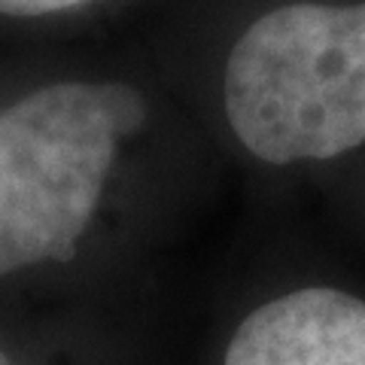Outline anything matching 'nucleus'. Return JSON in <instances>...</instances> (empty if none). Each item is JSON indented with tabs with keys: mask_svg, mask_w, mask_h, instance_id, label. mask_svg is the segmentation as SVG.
I'll return each instance as SVG.
<instances>
[{
	"mask_svg": "<svg viewBox=\"0 0 365 365\" xmlns=\"http://www.w3.org/2000/svg\"><path fill=\"white\" fill-rule=\"evenodd\" d=\"M222 107L237 143L268 165L329 162L365 143V0L287 4L228 52Z\"/></svg>",
	"mask_w": 365,
	"mask_h": 365,
	"instance_id": "obj_1",
	"label": "nucleus"
},
{
	"mask_svg": "<svg viewBox=\"0 0 365 365\" xmlns=\"http://www.w3.org/2000/svg\"><path fill=\"white\" fill-rule=\"evenodd\" d=\"M225 365H365V302L332 287H304L244 317Z\"/></svg>",
	"mask_w": 365,
	"mask_h": 365,
	"instance_id": "obj_2",
	"label": "nucleus"
},
{
	"mask_svg": "<svg viewBox=\"0 0 365 365\" xmlns=\"http://www.w3.org/2000/svg\"><path fill=\"white\" fill-rule=\"evenodd\" d=\"M95 110L104 116L116 137L143 128L146 116H150L143 91L128 83H95Z\"/></svg>",
	"mask_w": 365,
	"mask_h": 365,
	"instance_id": "obj_3",
	"label": "nucleus"
},
{
	"mask_svg": "<svg viewBox=\"0 0 365 365\" xmlns=\"http://www.w3.org/2000/svg\"><path fill=\"white\" fill-rule=\"evenodd\" d=\"M79 4H86V0H0V16L34 19V16L64 13V9H73Z\"/></svg>",
	"mask_w": 365,
	"mask_h": 365,
	"instance_id": "obj_4",
	"label": "nucleus"
},
{
	"mask_svg": "<svg viewBox=\"0 0 365 365\" xmlns=\"http://www.w3.org/2000/svg\"><path fill=\"white\" fill-rule=\"evenodd\" d=\"M0 365H13V362H9V356H6L4 350H0Z\"/></svg>",
	"mask_w": 365,
	"mask_h": 365,
	"instance_id": "obj_5",
	"label": "nucleus"
}]
</instances>
